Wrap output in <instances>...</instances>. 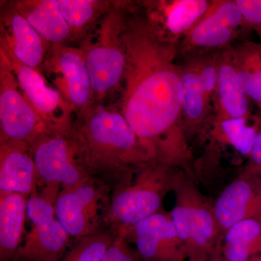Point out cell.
<instances>
[{"label":"cell","instance_id":"1","mask_svg":"<svg viewBox=\"0 0 261 261\" xmlns=\"http://www.w3.org/2000/svg\"><path fill=\"white\" fill-rule=\"evenodd\" d=\"M126 67L120 111L134 132L168 160V145L182 111L181 73L172 43L151 20L126 15Z\"/></svg>","mask_w":261,"mask_h":261},{"label":"cell","instance_id":"2","mask_svg":"<svg viewBox=\"0 0 261 261\" xmlns=\"http://www.w3.org/2000/svg\"><path fill=\"white\" fill-rule=\"evenodd\" d=\"M72 135L81 162L90 176L126 178L157 159L149 142L134 132L116 108L94 103L75 116Z\"/></svg>","mask_w":261,"mask_h":261},{"label":"cell","instance_id":"3","mask_svg":"<svg viewBox=\"0 0 261 261\" xmlns=\"http://www.w3.org/2000/svg\"><path fill=\"white\" fill-rule=\"evenodd\" d=\"M126 15L123 5L113 2L79 47L83 51L97 104L104 106L123 84L126 67L123 39Z\"/></svg>","mask_w":261,"mask_h":261},{"label":"cell","instance_id":"4","mask_svg":"<svg viewBox=\"0 0 261 261\" xmlns=\"http://www.w3.org/2000/svg\"><path fill=\"white\" fill-rule=\"evenodd\" d=\"M59 189L48 187L29 197L27 218L32 226L25 233L13 261H60L68 252L70 236L56 216Z\"/></svg>","mask_w":261,"mask_h":261},{"label":"cell","instance_id":"5","mask_svg":"<svg viewBox=\"0 0 261 261\" xmlns=\"http://www.w3.org/2000/svg\"><path fill=\"white\" fill-rule=\"evenodd\" d=\"M108 191L106 183L94 176L60 190L55 204L56 216L70 238L79 240L102 232L111 202Z\"/></svg>","mask_w":261,"mask_h":261},{"label":"cell","instance_id":"6","mask_svg":"<svg viewBox=\"0 0 261 261\" xmlns=\"http://www.w3.org/2000/svg\"><path fill=\"white\" fill-rule=\"evenodd\" d=\"M166 171L161 166L140 168L133 180L123 179L111 198L107 224L128 228L159 212L166 191Z\"/></svg>","mask_w":261,"mask_h":261},{"label":"cell","instance_id":"7","mask_svg":"<svg viewBox=\"0 0 261 261\" xmlns=\"http://www.w3.org/2000/svg\"><path fill=\"white\" fill-rule=\"evenodd\" d=\"M51 133L56 132L49 129L31 106L6 58L0 53V141H22L32 145Z\"/></svg>","mask_w":261,"mask_h":261},{"label":"cell","instance_id":"8","mask_svg":"<svg viewBox=\"0 0 261 261\" xmlns=\"http://www.w3.org/2000/svg\"><path fill=\"white\" fill-rule=\"evenodd\" d=\"M31 150L39 182L69 188L89 178L70 133H51L33 142Z\"/></svg>","mask_w":261,"mask_h":261},{"label":"cell","instance_id":"9","mask_svg":"<svg viewBox=\"0 0 261 261\" xmlns=\"http://www.w3.org/2000/svg\"><path fill=\"white\" fill-rule=\"evenodd\" d=\"M53 83L75 116L94 104L93 90L83 51L70 44L51 46L42 71Z\"/></svg>","mask_w":261,"mask_h":261},{"label":"cell","instance_id":"10","mask_svg":"<svg viewBox=\"0 0 261 261\" xmlns=\"http://www.w3.org/2000/svg\"><path fill=\"white\" fill-rule=\"evenodd\" d=\"M0 53L6 58L24 95L49 129L57 133H70L75 113L59 91L49 85L40 70L23 65L1 49Z\"/></svg>","mask_w":261,"mask_h":261},{"label":"cell","instance_id":"11","mask_svg":"<svg viewBox=\"0 0 261 261\" xmlns=\"http://www.w3.org/2000/svg\"><path fill=\"white\" fill-rule=\"evenodd\" d=\"M170 216L191 261H206L214 245L218 224L214 213L195 198L181 195Z\"/></svg>","mask_w":261,"mask_h":261},{"label":"cell","instance_id":"12","mask_svg":"<svg viewBox=\"0 0 261 261\" xmlns=\"http://www.w3.org/2000/svg\"><path fill=\"white\" fill-rule=\"evenodd\" d=\"M118 230L124 237L133 236L144 261H183L188 257L170 215L157 213L132 227Z\"/></svg>","mask_w":261,"mask_h":261},{"label":"cell","instance_id":"13","mask_svg":"<svg viewBox=\"0 0 261 261\" xmlns=\"http://www.w3.org/2000/svg\"><path fill=\"white\" fill-rule=\"evenodd\" d=\"M0 49L23 65L42 72L51 45L20 14L12 3L1 12Z\"/></svg>","mask_w":261,"mask_h":261},{"label":"cell","instance_id":"14","mask_svg":"<svg viewBox=\"0 0 261 261\" xmlns=\"http://www.w3.org/2000/svg\"><path fill=\"white\" fill-rule=\"evenodd\" d=\"M38 183L30 145L22 141H0V192L30 197L37 192Z\"/></svg>","mask_w":261,"mask_h":261},{"label":"cell","instance_id":"15","mask_svg":"<svg viewBox=\"0 0 261 261\" xmlns=\"http://www.w3.org/2000/svg\"><path fill=\"white\" fill-rule=\"evenodd\" d=\"M12 4L51 46L70 44V29L56 0H18Z\"/></svg>","mask_w":261,"mask_h":261},{"label":"cell","instance_id":"16","mask_svg":"<svg viewBox=\"0 0 261 261\" xmlns=\"http://www.w3.org/2000/svg\"><path fill=\"white\" fill-rule=\"evenodd\" d=\"M29 196L0 192V261H13L24 238Z\"/></svg>","mask_w":261,"mask_h":261},{"label":"cell","instance_id":"17","mask_svg":"<svg viewBox=\"0 0 261 261\" xmlns=\"http://www.w3.org/2000/svg\"><path fill=\"white\" fill-rule=\"evenodd\" d=\"M70 33V42H80L94 28L113 2L101 0H56Z\"/></svg>","mask_w":261,"mask_h":261},{"label":"cell","instance_id":"18","mask_svg":"<svg viewBox=\"0 0 261 261\" xmlns=\"http://www.w3.org/2000/svg\"><path fill=\"white\" fill-rule=\"evenodd\" d=\"M252 195L251 187L246 181L238 180L228 185L215 205L218 224L227 230L237 223L249 219Z\"/></svg>","mask_w":261,"mask_h":261},{"label":"cell","instance_id":"19","mask_svg":"<svg viewBox=\"0 0 261 261\" xmlns=\"http://www.w3.org/2000/svg\"><path fill=\"white\" fill-rule=\"evenodd\" d=\"M217 84L221 106L226 114L230 118H243L248 108L246 94L232 65L224 64L220 67Z\"/></svg>","mask_w":261,"mask_h":261},{"label":"cell","instance_id":"20","mask_svg":"<svg viewBox=\"0 0 261 261\" xmlns=\"http://www.w3.org/2000/svg\"><path fill=\"white\" fill-rule=\"evenodd\" d=\"M260 232V225L254 219L243 220L233 225L226 234L225 258L229 261H247Z\"/></svg>","mask_w":261,"mask_h":261},{"label":"cell","instance_id":"21","mask_svg":"<svg viewBox=\"0 0 261 261\" xmlns=\"http://www.w3.org/2000/svg\"><path fill=\"white\" fill-rule=\"evenodd\" d=\"M118 234V230L102 233L77 240L60 261H100Z\"/></svg>","mask_w":261,"mask_h":261},{"label":"cell","instance_id":"22","mask_svg":"<svg viewBox=\"0 0 261 261\" xmlns=\"http://www.w3.org/2000/svg\"><path fill=\"white\" fill-rule=\"evenodd\" d=\"M207 10L204 0H182L173 5L166 15V27L173 34H179L195 23Z\"/></svg>","mask_w":261,"mask_h":261},{"label":"cell","instance_id":"23","mask_svg":"<svg viewBox=\"0 0 261 261\" xmlns=\"http://www.w3.org/2000/svg\"><path fill=\"white\" fill-rule=\"evenodd\" d=\"M232 37V29L216 15H207L191 34V39L195 44L202 47H218L226 44Z\"/></svg>","mask_w":261,"mask_h":261},{"label":"cell","instance_id":"24","mask_svg":"<svg viewBox=\"0 0 261 261\" xmlns=\"http://www.w3.org/2000/svg\"><path fill=\"white\" fill-rule=\"evenodd\" d=\"M183 103L182 110L189 119H200L205 111L206 96L202 90L198 74L187 71L181 73Z\"/></svg>","mask_w":261,"mask_h":261},{"label":"cell","instance_id":"25","mask_svg":"<svg viewBox=\"0 0 261 261\" xmlns=\"http://www.w3.org/2000/svg\"><path fill=\"white\" fill-rule=\"evenodd\" d=\"M221 128L231 145L243 154L251 153L256 132L246 126L245 118H228L221 123Z\"/></svg>","mask_w":261,"mask_h":261},{"label":"cell","instance_id":"26","mask_svg":"<svg viewBox=\"0 0 261 261\" xmlns=\"http://www.w3.org/2000/svg\"><path fill=\"white\" fill-rule=\"evenodd\" d=\"M237 73L239 82L246 95L261 104V69L253 72L239 70Z\"/></svg>","mask_w":261,"mask_h":261},{"label":"cell","instance_id":"27","mask_svg":"<svg viewBox=\"0 0 261 261\" xmlns=\"http://www.w3.org/2000/svg\"><path fill=\"white\" fill-rule=\"evenodd\" d=\"M100 261H139L132 254L126 243V239L118 232L111 247Z\"/></svg>","mask_w":261,"mask_h":261},{"label":"cell","instance_id":"28","mask_svg":"<svg viewBox=\"0 0 261 261\" xmlns=\"http://www.w3.org/2000/svg\"><path fill=\"white\" fill-rule=\"evenodd\" d=\"M213 14L221 19L231 29L240 25L243 18L236 2H225L214 10Z\"/></svg>","mask_w":261,"mask_h":261},{"label":"cell","instance_id":"29","mask_svg":"<svg viewBox=\"0 0 261 261\" xmlns=\"http://www.w3.org/2000/svg\"><path fill=\"white\" fill-rule=\"evenodd\" d=\"M236 4L247 21L255 25L261 23L260 0H238Z\"/></svg>","mask_w":261,"mask_h":261},{"label":"cell","instance_id":"30","mask_svg":"<svg viewBox=\"0 0 261 261\" xmlns=\"http://www.w3.org/2000/svg\"><path fill=\"white\" fill-rule=\"evenodd\" d=\"M197 74L200 79L202 90L207 97V94L214 90L218 83V72L215 69L214 67L207 65Z\"/></svg>","mask_w":261,"mask_h":261},{"label":"cell","instance_id":"31","mask_svg":"<svg viewBox=\"0 0 261 261\" xmlns=\"http://www.w3.org/2000/svg\"><path fill=\"white\" fill-rule=\"evenodd\" d=\"M251 154L252 159L257 164H261V132L257 135L252 147Z\"/></svg>","mask_w":261,"mask_h":261},{"label":"cell","instance_id":"32","mask_svg":"<svg viewBox=\"0 0 261 261\" xmlns=\"http://www.w3.org/2000/svg\"><path fill=\"white\" fill-rule=\"evenodd\" d=\"M206 261H229V260H226V258H225L224 260H221V259H219V258H214V259L212 258L210 260H207Z\"/></svg>","mask_w":261,"mask_h":261}]
</instances>
